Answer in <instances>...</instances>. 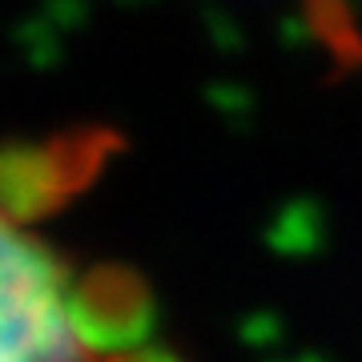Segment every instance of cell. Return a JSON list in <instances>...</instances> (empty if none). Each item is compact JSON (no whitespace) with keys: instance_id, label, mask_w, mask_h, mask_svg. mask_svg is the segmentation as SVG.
Instances as JSON below:
<instances>
[{"instance_id":"cell-1","label":"cell","mask_w":362,"mask_h":362,"mask_svg":"<svg viewBox=\"0 0 362 362\" xmlns=\"http://www.w3.org/2000/svg\"><path fill=\"white\" fill-rule=\"evenodd\" d=\"M4 362H177L169 350H101L73 314V270L52 246L4 221Z\"/></svg>"},{"instance_id":"cell-2","label":"cell","mask_w":362,"mask_h":362,"mask_svg":"<svg viewBox=\"0 0 362 362\" xmlns=\"http://www.w3.org/2000/svg\"><path fill=\"white\" fill-rule=\"evenodd\" d=\"M125 149L113 129H73L49 141H13L0 161V194H4V221H37L85 194L105 161Z\"/></svg>"},{"instance_id":"cell-3","label":"cell","mask_w":362,"mask_h":362,"mask_svg":"<svg viewBox=\"0 0 362 362\" xmlns=\"http://www.w3.org/2000/svg\"><path fill=\"white\" fill-rule=\"evenodd\" d=\"M310 25L314 33L338 52V61H354L362 57V45H358V33H354V16L346 13L342 0H310Z\"/></svg>"}]
</instances>
